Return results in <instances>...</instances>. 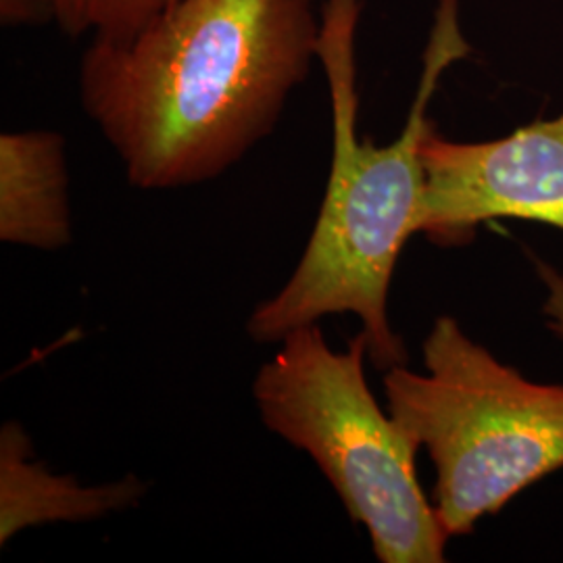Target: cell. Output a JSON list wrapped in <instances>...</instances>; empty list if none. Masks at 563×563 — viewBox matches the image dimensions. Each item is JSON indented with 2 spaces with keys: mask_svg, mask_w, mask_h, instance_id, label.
I'll return each instance as SVG.
<instances>
[{
  "mask_svg": "<svg viewBox=\"0 0 563 563\" xmlns=\"http://www.w3.org/2000/svg\"><path fill=\"white\" fill-rule=\"evenodd\" d=\"M316 0H174L136 32L92 38L88 118L141 190L213 180L280 120L320 63Z\"/></svg>",
  "mask_w": 563,
  "mask_h": 563,
  "instance_id": "obj_1",
  "label": "cell"
},
{
  "mask_svg": "<svg viewBox=\"0 0 563 563\" xmlns=\"http://www.w3.org/2000/svg\"><path fill=\"white\" fill-rule=\"evenodd\" d=\"M462 0H439L422 78L401 134L390 144L357 134V30L363 0H323L322 63L332 104V165L311 239L280 292L251 313L255 342H280L325 316L353 313L363 322L369 357L380 372L405 365V346L388 322V288L402 244L418 234L422 205V142L434 123L428 107L439 81L472 51L460 18Z\"/></svg>",
  "mask_w": 563,
  "mask_h": 563,
  "instance_id": "obj_2",
  "label": "cell"
},
{
  "mask_svg": "<svg viewBox=\"0 0 563 563\" xmlns=\"http://www.w3.org/2000/svg\"><path fill=\"white\" fill-rule=\"evenodd\" d=\"M426 374L384 372L388 413L437 467L434 509L449 539L472 534L516 495L563 467V386L526 380L453 318L423 339Z\"/></svg>",
  "mask_w": 563,
  "mask_h": 563,
  "instance_id": "obj_3",
  "label": "cell"
},
{
  "mask_svg": "<svg viewBox=\"0 0 563 563\" xmlns=\"http://www.w3.org/2000/svg\"><path fill=\"white\" fill-rule=\"evenodd\" d=\"M253 384L263 423L305 451L383 563L446 562L449 534L416 474L413 443L374 399L360 332L334 351L318 323L286 334Z\"/></svg>",
  "mask_w": 563,
  "mask_h": 563,
  "instance_id": "obj_4",
  "label": "cell"
},
{
  "mask_svg": "<svg viewBox=\"0 0 563 563\" xmlns=\"http://www.w3.org/2000/svg\"><path fill=\"white\" fill-rule=\"evenodd\" d=\"M418 234L439 244L467 242L493 220L563 230V113L504 139L453 142L428 132Z\"/></svg>",
  "mask_w": 563,
  "mask_h": 563,
  "instance_id": "obj_5",
  "label": "cell"
},
{
  "mask_svg": "<svg viewBox=\"0 0 563 563\" xmlns=\"http://www.w3.org/2000/svg\"><path fill=\"white\" fill-rule=\"evenodd\" d=\"M0 239L42 251L71 241L65 141L57 132L0 136Z\"/></svg>",
  "mask_w": 563,
  "mask_h": 563,
  "instance_id": "obj_6",
  "label": "cell"
},
{
  "mask_svg": "<svg viewBox=\"0 0 563 563\" xmlns=\"http://www.w3.org/2000/svg\"><path fill=\"white\" fill-rule=\"evenodd\" d=\"M144 493L134 476L115 484L81 486L71 476H55L32 462L25 432L15 422L0 434V543L20 530L53 522H88L128 505Z\"/></svg>",
  "mask_w": 563,
  "mask_h": 563,
  "instance_id": "obj_7",
  "label": "cell"
},
{
  "mask_svg": "<svg viewBox=\"0 0 563 563\" xmlns=\"http://www.w3.org/2000/svg\"><path fill=\"white\" fill-rule=\"evenodd\" d=\"M174 0H51L53 20L74 38H118L136 32Z\"/></svg>",
  "mask_w": 563,
  "mask_h": 563,
  "instance_id": "obj_8",
  "label": "cell"
},
{
  "mask_svg": "<svg viewBox=\"0 0 563 563\" xmlns=\"http://www.w3.org/2000/svg\"><path fill=\"white\" fill-rule=\"evenodd\" d=\"M534 265L539 278L547 286V299L543 305L547 328L563 341V274L541 260H534Z\"/></svg>",
  "mask_w": 563,
  "mask_h": 563,
  "instance_id": "obj_9",
  "label": "cell"
},
{
  "mask_svg": "<svg viewBox=\"0 0 563 563\" xmlns=\"http://www.w3.org/2000/svg\"><path fill=\"white\" fill-rule=\"evenodd\" d=\"M53 18L51 0H0V21L4 25H27Z\"/></svg>",
  "mask_w": 563,
  "mask_h": 563,
  "instance_id": "obj_10",
  "label": "cell"
}]
</instances>
